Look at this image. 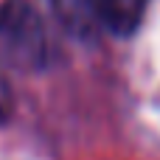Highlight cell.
<instances>
[{
  "label": "cell",
  "instance_id": "3957f363",
  "mask_svg": "<svg viewBox=\"0 0 160 160\" xmlns=\"http://www.w3.org/2000/svg\"><path fill=\"white\" fill-rule=\"evenodd\" d=\"M146 6L149 0H107V31L118 37H129L141 25Z\"/></svg>",
  "mask_w": 160,
  "mask_h": 160
},
{
  "label": "cell",
  "instance_id": "277c9868",
  "mask_svg": "<svg viewBox=\"0 0 160 160\" xmlns=\"http://www.w3.org/2000/svg\"><path fill=\"white\" fill-rule=\"evenodd\" d=\"M11 110H14V96H11V84L8 79L0 73V127L11 118Z\"/></svg>",
  "mask_w": 160,
  "mask_h": 160
},
{
  "label": "cell",
  "instance_id": "6da1fadb",
  "mask_svg": "<svg viewBox=\"0 0 160 160\" xmlns=\"http://www.w3.org/2000/svg\"><path fill=\"white\" fill-rule=\"evenodd\" d=\"M0 62L34 73L48 62L45 22L34 0H3L0 3Z\"/></svg>",
  "mask_w": 160,
  "mask_h": 160
},
{
  "label": "cell",
  "instance_id": "7a4b0ae2",
  "mask_svg": "<svg viewBox=\"0 0 160 160\" xmlns=\"http://www.w3.org/2000/svg\"><path fill=\"white\" fill-rule=\"evenodd\" d=\"M51 8L59 25L82 42H96L107 31V0H51Z\"/></svg>",
  "mask_w": 160,
  "mask_h": 160
}]
</instances>
